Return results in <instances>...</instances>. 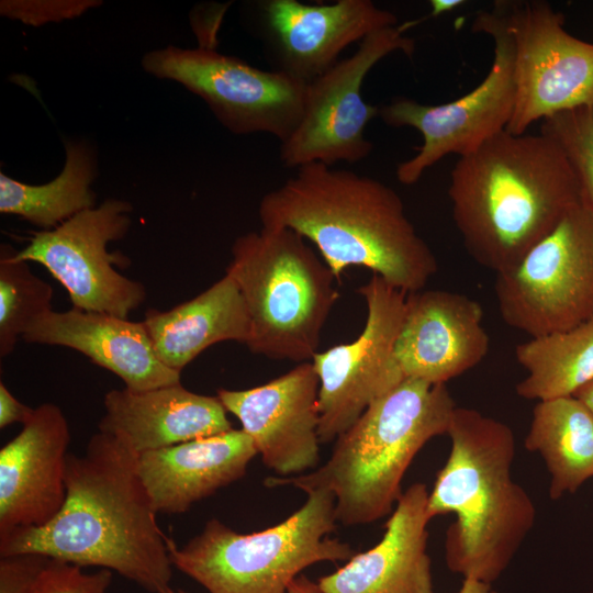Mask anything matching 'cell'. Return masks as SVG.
Instances as JSON below:
<instances>
[{
    "label": "cell",
    "mask_w": 593,
    "mask_h": 593,
    "mask_svg": "<svg viewBox=\"0 0 593 593\" xmlns=\"http://www.w3.org/2000/svg\"><path fill=\"white\" fill-rule=\"evenodd\" d=\"M66 497L42 527L0 538V556L35 552L52 559L116 572L149 593L171 586L168 537L158 526L138 472V455L98 432L81 456L68 454Z\"/></svg>",
    "instance_id": "obj_1"
},
{
    "label": "cell",
    "mask_w": 593,
    "mask_h": 593,
    "mask_svg": "<svg viewBox=\"0 0 593 593\" xmlns=\"http://www.w3.org/2000/svg\"><path fill=\"white\" fill-rule=\"evenodd\" d=\"M258 214L264 227L289 228L312 243L337 280L346 268L361 266L411 293L438 270L401 197L348 169L322 163L301 166L261 198Z\"/></svg>",
    "instance_id": "obj_2"
},
{
    "label": "cell",
    "mask_w": 593,
    "mask_h": 593,
    "mask_svg": "<svg viewBox=\"0 0 593 593\" xmlns=\"http://www.w3.org/2000/svg\"><path fill=\"white\" fill-rule=\"evenodd\" d=\"M452 217L469 255L502 272L578 205V178L555 139L502 131L450 172Z\"/></svg>",
    "instance_id": "obj_3"
},
{
    "label": "cell",
    "mask_w": 593,
    "mask_h": 593,
    "mask_svg": "<svg viewBox=\"0 0 593 593\" xmlns=\"http://www.w3.org/2000/svg\"><path fill=\"white\" fill-rule=\"evenodd\" d=\"M447 435L451 448L428 493L427 515L456 516L445 540L449 570L492 584L536 521L530 496L512 478L514 434L501 421L456 406Z\"/></svg>",
    "instance_id": "obj_4"
},
{
    "label": "cell",
    "mask_w": 593,
    "mask_h": 593,
    "mask_svg": "<svg viewBox=\"0 0 593 593\" xmlns=\"http://www.w3.org/2000/svg\"><path fill=\"white\" fill-rule=\"evenodd\" d=\"M455 409L446 384L405 378L337 437L322 467L307 474L270 477L265 485L326 490L335 496L337 522L372 523L396 505L412 460L427 441L448 433Z\"/></svg>",
    "instance_id": "obj_5"
},
{
    "label": "cell",
    "mask_w": 593,
    "mask_h": 593,
    "mask_svg": "<svg viewBox=\"0 0 593 593\" xmlns=\"http://www.w3.org/2000/svg\"><path fill=\"white\" fill-rule=\"evenodd\" d=\"M225 269L245 301L257 355L296 362L318 353L322 329L339 293L337 278L296 232L261 227L238 236Z\"/></svg>",
    "instance_id": "obj_6"
},
{
    "label": "cell",
    "mask_w": 593,
    "mask_h": 593,
    "mask_svg": "<svg viewBox=\"0 0 593 593\" xmlns=\"http://www.w3.org/2000/svg\"><path fill=\"white\" fill-rule=\"evenodd\" d=\"M286 521L250 534H239L216 518L182 547L168 538L172 567L209 593H287L306 567L349 560L347 542L329 538L336 527L335 496L314 489Z\"/></svg>",
    "instance_id": "obj_7"
},
{
    "label": "cell",
    "mask_w": 593,
    "mask_h": 593,
    "mask_svg": "<svg viewBox=\"0 0 593 593\" xmlns=\"http://www.w3.org/2000/svg\"><path fill=\"white\" fill-rule=\"evenodd\" d=\"M472 31L492 37L494 58L486 77L471 91L447 103L423 104L398 98L379 108V118L392 127H413L423 136L417 153L396 167L403 184L419 180L426 169L447 155L475 152L506 130L515 104L514 44L502 1L477 13Z\"/></svg>",
    "instance_id": "obj_8"
},
{
    "label": "cell",
    "mask_w": 593,
    "mask_h": 593,
    "mask_svg": "<svg viewBox=\"0 0 593 593\" xmlns=\"http://www.w3.org/2000/svg\"><path fill=\"white\" fill-rule=\"evenodd\" d=\"M503 321L530 337L593 316V212L583 203L512 268L495 273Z\"/></svg>",
    "instance_id": "obj_9"
},
{
    "label": "cell",
    "mask_w": 593,
    "mask_h": 593,
    "mask_svg": "<svg viewBox=\"0 0 593 593\" xmlns=\"http://www.w3.org/2000/svg\"><path fill=\"white\" fill-rule=\"evenodd\" d=\"M142 66L149 75L176 81L201 98L236 135L267 133L282 143L304 113L306 83L213 48L170 45L145 54Z\"/></svg>",
    "instance_id": "obj_10"
},
{
    "label": "cell",
    "mask_w": 593,
    "mask_h": 593,
    "mask_svg": "<svg viewBox=\"0 0 593 593\" xmlns=\"http://www.w3.org/2000/svg\"><path fill=\"white\" fill-rule=\"evenodd\" d=\"M417 22H406L374 31L348 58L338 60L322 76L307 83L304 113L294 132L280 143V160L288 168L365 159L373 144L365 136L368 123L379 116V108L361 97L368 72L394 52L411 56L413 38L404 32Z\"/></svg>",
    "instance_id": "obj_11"
},
{
    "label": "cell",
    "mask_w": 593,
    "mask_h": 593,
    "mask_svg": "<svg viewBox=\"0 0 593 593\" xmlns=\"http://www.w3.org/2000/svg\"><path fill=\"white\" fill-rule=\"evenodd\" d=\"M132 210L127 201L107 199L53 230L34 232L15 256L44 266L75 309L127 318L145 301L146 288L113 267L128 259L110 253L108 245L127 234Z\"/></svg>",
    "instance_id": "obj_12"
},
{
    "label": "cell",
    "mask_w": 593,
    "mask_h": 593,
    "mask_svg": "<svg viewBox=\"0 0 593 593\" xmlns=\"http://www.w3.org/2000/svg\"><path fill=\"white\" fill-rule=\"evenodd\" d=\"M514 44L515 104L506 131L593 103V43L569 34L546 1H502Z\"/></svg>",
    "instance_id": "obj_13"
},
{
    "label": "cell",
    "mask_w": 593,
    "mask_h": 593,
    "mask_svg": "<svg viewBox=\"0 0 593 593\" xmlns=\"http://www.w3.org/2000/svg\"><path fill=\"white\" fill-rule=\"evenodd\" d=\"M358 293L367 305L360 335L350 343L316 353L311 360L320 381L321 443L337 439L373 401L405 379L394 349L406 293L376 273Z\"/></svg>",
    "instance_id": "obj_14"
},
{
    "label": "cell",
    "mask_w": 593,
    "mask_h": 593,
    "mask_svg": "<svg viewBox=\"0 0 593 593\" xmlns=\"http://www.w3.org/2000/svg\"><path fill=\"white\" fill-rule=\"evenodd\" d=\"M254 29L271 70L310 83L339 59L350 44L398 25L394 13L370 0L310 4L298 0H259L250 4Z\"/></svg>",
    "instance_id": "obj_15"
},
{
    "label": "cell",
    "mask_w": 593,
    "mask_h": 593,
    "mask_svg": "<svg viewBox=\"0 0 593 593\" xmlns=\"http://www.w3.org/2000/svg\"><path fill=\"white\" fill-rule=\"evenodd\" d=\"M318 377L311 361L246 390H217L226 412L253 439L266 467L281 475L315 468L318 459Z\"/></svg>",
    "instance_id": "obj_16"
},
{
    "label": "cell",
    "mask_w": 593,
    "mask_h": 593,
    "mask_svg": "<svg viewBox=\"0 0 593 593\" xmlns=\"http://www.w3.org/2000/svg\"><path fill=\"white\" fill-rule=\"evenodd\" d=\"M22 426L0 449V538L15 529L46 525L66 497L70 430L63 411L43 403Z\"/></svg>",
    "instance_id": "obj_17"
},
{
    "label": "cell",
    "mask_w": 593,
    "mask_h": 593,
    "mask_svg": "<svg viewBox=\"0 0 593 593\" xmlns=\"http://www.w3.org/2000/svg\"><path fill=\"white\" fill-rule=\"evenodd\" d=\"M407 294L394 349L404 378L446 384L484 359L490 338L478 301L446 290Z\"/></svg>",
    "instance_id": "obj_18"
},
{
    "label": "cell",
    "mask_w": 593,
    "mask_h": 593,
    "mask_svg": "<svg viewBox=\"0 0 593 593\" xmlns=\"http://www.w3.org/2000/svg\"><path fill=\"white\" fill-rule=\"evenodd\" d=\"M26 343L63 346L77 350L102 367L134 392L181 382V372L157 356L143 322L70 309L49 311L25 331Z\"/></svg>",
    "instance_id": "obj_19"
},
{
    "label": "cell",
    "mask_w": 593,
    "mask_h": 593,
    "mask_svg": "<svg viewBox=\"0 0 593 593\" xmlns=\"http://www.w3.org/2000/svg\"><path fill=\"white\" fill-rule=\"evenodd\" d=\"M428 491L412 484L400 496L382 539L318 579L322 593H434L427 555Z\"/></svg>",
    "instance_id": "obj_20"
},
{
    "label": "cell",
    "mask_w": 593,
    "mask_h": 593,
    "mask_svg": "<svg viewBox=\"0 0 593 593\" xmlns=\"http://www.w3.org/2000/svg\"><path fill=\"white\" fill-rule=\"evenodd\" d=\"M103 405L99 432L114 436L137 455L233 428L216 395L192 392L181 382L139 392L111 390Z\"/></svg>",
    "instance_id": "obj_21"
},
{
    "label": "cell",
    "mask_w": 593,
    "mask_h": 593,
    "mask_svg": "<svg viewBox=\"0 0 593 593\" xmlns=\"http://www.w3.org/2000/svg\"><path fill=\"white\" fill-rule=\"evenodd\" d=\"M240 428L138 455V472L157 513L187 512L240 479L257 455Z\"/></svg>",
    "instance_id": "obj_22"
},
{
    "label": "cell",
    "mask_w": 593,
    "mask_h": 593,
    "mask_svg": "<svg viewBox=\"0 0 593 593\" xmlns=\"http://www.w3.org/2000/svg\"><path fill=\"white\" fill-rule=\"evenodd\" d=\"M142 322L159 359L179 372L210 346L228 340L246 345L250 335L245 301L227 273L168 311L149 309Z\"/></svg>",
    "instance_id": "obj_23"
},
{
    "label": "cell",
    "mask_w": 593,
    "mask_h": 593,
    "mask_svg": "<svg viewBox=\"0 0 593 593\" xmlns=\"http://www.w3.org/2000/svg\"><path fill=\"white\" fill-rule=\"evenodd\" d=\"M524 446L544 459L551 500L574 493L593 477V413L574 395L538 401Z\"/></svg>",
    "instance_id": "obj_24"
},
{
    "label": "cell",
    "mask_w": 593,
    "mask_h": 593,
    "mask_svg": "<svg viewBox=\"0 0 593 593\" xmlns=\"http://www.w3.org/2000/svg\"><path fill=\"white\" fill-rule=\"evenodd\" d=\"M65 164L47 183L29 184L0 174V212L53 230L78 213L96 206L91 186L97 174L96 154L83 141L65 142Z\"/></svg>",
    "instance_id": "obj_25"
},
{
    "label": "cell",
    "mask_w": 593,
    "mask_h": 593,
    "mask_svg": "<svg viewBox=\"0 0 593 593\" xmlns=\"http://www.w3.org/2000/svg\"><path fill=\"white\" fill-rule=\"evenodd\" d=\"M515 357L527 372L516 384L521 398L574 395L593 380V316L572 328L530 337L515 347Z\"/></svg>",
    "instance_id": "obj_26"
},
{
    "label": "cell",
    "mask_w": 593,
    "mask_h": 593,
    "mask_svg": "<svg viewBox=\"0 0 593 593\" xmlns=\"http://www.w3.org/2000/svg\"><path fill=\"white\" fill-rule=\"evenodd\" d=\"M8 244L0 247V358H7L27 327L52 311L53 289L18 259Z\"/></svg>",
    "instance_id": "obj_27"
},
{
    "label": "cell",
    "mask_w": 593,
    "mask_h": 593,
    "mask_svg": "<svg viewBox=\"0 0 593 593\" xmlns=\"http://www.w3.org/2000/svg\"><path fill=\"white\" fill-rule=\"evenodd\" d=\"M540 133L560 146L578 178L582 203L593 212V103L542 120Z\"/></svg>",
    "instance_id": "obj_28"
},
{
    "label": "cell",
    "mask_w": 593,
    "mask_h": 593,
    "mask_svg": "<svg viewBox=\"0 0 593 593\" xmlns=\"http://www.w3.org/2000/svg\"><path fill=\"white\" fill-rule=\"evenodd\" d=\"M113 572H85L81 567L51 559L34 593H108Z\"/></svg>",
    "instance_id": "obj_29"
},
{
    "label": "cell",
    "mask_w": 593,
    "mask_h": 593,
    "mask_svg": "<svg viewBox=\"0 0 593 593\" xmlns=\"http://www.w3.org/2000/svg\"><path fill=\"white\" fill-rule=\"evenodd\" d=\"M100 3L94 0L1 1L0 12L7 18L38 26L48 22L74 19Z\"/></svg>",
    "instance_id": "obj_30"
},
{
    "label": "cell",
    "mask_w": 593,
    "mask_h": 593,
    "mask_svg": "<svg viewBox=\"0 0 593 593\" xmlns=\"http://www.w3.org/2000/svg\"><path fill=\"white\" fill-rule=\"evenodd\" d=\"M51 559L35 552L1 556L0 593H34Z\"/></svg>",
    "instance_id": "obj_31"
},
{
    "label": "cell",
    "mask_w": 593,
    "mask_h": 593,
    "mask_svg": "<svg viewBox=\"0 0 593 593\" xmlns=\"http://www.w3.org/2000/svg\"><path fill=\"white\" fill-rule=\"evenodd\" d=\"M33 409L20 402L0 382V428H5L11 424H24L32 414Z\"/></svg>",
    "instance_id": "obj_32"
},
{
    "label": "cell",
    "mask_w": 593,
    "mask_h": 593,
    "mask_svg": "<svg viewBox=\"0 0 593 593\" xmlns=\"http://www.w3.org/2000/svg\"><path fill=\"white\" fill-rule=\"evenodd\" d=\"M287 593H322L317 583L305 575L296 577L289 585Z\"/></svg>",
    "instance_id": "obj_33"
},
{
    "label": "cell",
    "mask_w": 593,
    "mask_h": 593,
    "mask_svg": "<svg viewBox=\"0 0 593 593\" xmlns=\"http://www.w3.org/2000/svg\"><path fill=\"white\" fill-rule=\"evenodd\" d=\"M458 593H496L491 584L474 580V579H463L460 590Z\"/></svg>",
    "instance_id": "obj_34"
},
{
    "label": "cell",
    "mask_w": 593,
    "mask_h": 593,
    "mask_svg": "<svg viewBox=\"0 0 593 593\" xmlns=\"http://www.w3.org/2000/svg\"><path fill=\"white\" fill-rule=\"evenodd\" d=\"M463 0H430V16H438L463 4Z\"/></svg>",
    "instance_id": "obj_35"
},
{
    "label": "cell",
    "mask_w": 593,
    "mask_h": 593,
    "mask_svg": "<svg viewBox=\"0 0 593 593\" xmlns=\"http://www.w3.org/2000/svg\"><path fill=\"white\" fill-rule=\"evenodd\" d=\"M593 413V380L583 385L574 394Z\"/></svg>",
    "instance_id": "obj_36"
},
{
    "label": "cell",
    "mask_w": 593,
    "mask_h": 593,
    "mask_svg": "<svg viewBox=\"0 0 593 593\" xmlns=\"http://www.w3.org/2000/svg\"><path fill=\"white\" fill-rule=\"evenodd\" d=\"M166 593H187V592L180 591V590H179V591H176V590H174V589L171 588V589H170L168 592H166Z\"/></svg>",
    "instance_id": "obj_37"
}]
</instances>
